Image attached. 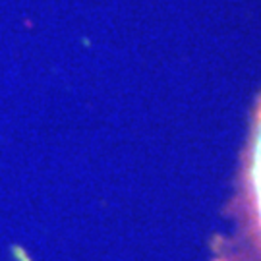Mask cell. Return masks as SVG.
<instances>
[{"instance_id":"1","label":"cell","mask_w":261,"mask_h":261,"mask_svg":"<svg viewBox=\"0 0 261 261\" xmlns=\"http://www.w3.org/2000/svg\"><path fill=\"white\" fill-rule=\"evenodd\" d=\"M242 211L246 238L255 261H261V103L253 118L242 176Z\"/></svg>"}]
</instances>
